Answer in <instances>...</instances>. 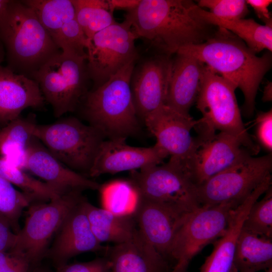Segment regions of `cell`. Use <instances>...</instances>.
Returning <instances> with one entry per match:
<instances>
[{"label": "cell", "instance_id": "26", "mask_svg": "<svg viewBox=\"0 0 272 272\" xmlns=\"http://www.w3.org/2000/svg\"><path fill=\"white\" fill-rule=\"evenodd\" d=\"M272 267L271 239L242 228L238 236L231 272H257Z\"/></svg>", "mask_w": 272, "mask_h": 272}, {"label": "cell", "instance_id": "39", "mask_svg": "<svg viewBox=\"0 0 272 272\" xmlns=\"http://www.w3.org/2000/svg\"><path fill=\"white\" fill-rule=\"evenodd\" d=\"M17 233L8 223L0 217V251H9L14 246Z\"/></svg>", "mask_w": 272, "mask_h": 272}, {"label": "cell", "instance_id": "40", "mask_svg": "<svg viewBox=\"0 0 272 272\" xmlns=\"http://www.w3.org/2000/svg\"><path fill=\"white\" fill-rule=\"evenodd\" d=\"M247 5L254 10L259 19L264 22L265 25H272L271 15L268 7L271 4V0H247Z\"/></svg>", "mask_w": 272, "mask_h": 272}, {"label": "cell", "instance_id": "36", "mask_svg": "<svg viewBox=\"0 0 272 272\" xmlns=\"http://www.w3.org/2000/svg\"><path fill=\"white\" fill-rule=\"evenodd\" d=\"M255 137L259 145L265 151H272V110L260 112L255 119Z\"/></svg>", "mask_w": 272, "mask_h": 272}, {"label": "cell", "instance_id": "30", "mask_svg": "<svg viewBox=\"0 0 272 272\" xmlns=\"http://www.w3.org/2000/svg\"><path fill=\"white\" fill-rule=\"evenodd\" d=\"M76 19L87 38L116 23L108 1L72 0Z\"/></svg>", "mask_w": 272, "mask_h": 272}, {"label": "cell", "instance_id": "7", "mask_svg": "<svg viewBox=\"0 0 272 272\" xmlns=\"http://www.w3.org/2000/svg\"><path fill=\"white\" fill-rule=\"evenodd\" d=\"M129 180L142 198L159 203L178 216H186L201 206L196 185L181 166L170 160L131 171Z\"/></svg>", "mask_w": 272, "mask_h": 272}, {"label": "cell", "instance_id": "28", "mask_svg": "<svg viewBox=\"0 0 272 272\" xmlns=\"http://www.w3.org/2000/svg\"><path fill=\"white\" fill-rule=\"evenodd\" d=\"M102 208L114 214L134 216L140 196L130 180H116L100 185Z\"/></svg>", "mask_w": 272, "mask_h": 272}, {"label": "cell", "instance_id": "29", "mask_svg": "<svg viewBox=\"0 0 272 272\" xmlns=\"http://www.w3.org/2000/svg\"><path fill=\"white\" fill-rule=\"evenodd\" d=\"M51 36L56 35L63 25L76 18L72 0H25Z\"/></svg>", "mask_w": 272, "mask_h": 272}, {"label": "cell", "instance_id": "44", "mask_svg": "<svg viewBox=\"0 0 272 272\" xmlns=\"http://www.w3.org/2000/svg\"><path fill=\"white\" fill-rule=\"evenodd\" d=\"M9 1L10 0H0V20Z\"/></svg>", "mask_w": 272, "mask_h": 272}, {"label": "cell", "instance_id": "23", "mask_svg": "<svg viewBox=\"0 0 272 272\" xmlns=\"http://www.w3.org/2000/svg\"><path fill=\"white\" fill-rule=\"evenodd\" d=\"M264 180L233 211L224 234L215 242L199 272H231L237 240L252 205L270 187Z\"/></svg>", "mask_w": 272, "mask_h": 272}, {"label": "cell", "instance_id": "13", "mask_svg": "<svg viewBox=\"0 0 272 272\" xmlns=\"http://www.w3.org/2000/svg\"><path fill=\"white\" fill-rule=\"evenodd\" d=\"M156 144L170 156V160L187 172L200 140L190 132L197 123L190 115H185L164 105L143 121Z\"/></svg>", "mask_w": 272, "mask_h": 272}, {"label": "cell", "instance_id": "17", "mask_svg": "<svg viewBox=\"0 0 272 272\" xmlns=\"http://www.w3.org/2000/svg\"><path fill=\"white\" fill-rule=\"evenodd\" d=\"M82 200L71 212L56 232L55 240L46 256L58 268L69 259L87 252H104L103 246L94 235Z\"/></svg>", "mask_w": 272, "mask_h": 272}, {"label": "cell", "instance_id": "3", "mask_svg": "<svg viewBox=\"0 0 272 272\" xmlns=\"http://www.w3.org/2000/svg\"><path fill=\"white\" fill-rule=\"evenodd\" d=\"M0 42L5 49L7 67L32 79L46 61L61 51L22 1L8 4L0 20Z\"/></svg>", "mask_w": 272, "mask_h": 272}, {"label": "cell", "instance_id": "16", "mask_svg": "<svg viewBox=\"0 0 272 272\" xmlns=\"http://www.w3.org/2000/svg\"><path fill=\"white\" fill-rule=\"evenodd\" d=\"M200 140V144L187 170L196 186L253 156L235 137L225 132H220L211 138Z\"/></svg>", "mask_w": 272, "mask_h": 272}, {"label": "cell", "instance_id": "20", "mask_svg": "<svg viewBox=\"0 0 272 272\" xmlns=\"http://www.w3.org/2000/svg\"><path fill=\"white\" fill-rule=\"evenodd\" d=\"M187 215L178 216L162 205L140 196L134 217L141 233L168 261L175 234Z\"/></svg>", "mask_w": 272, "mask_h": 272}, {"label": "cell", "instance_id": "10", "mask_svg": "<svg viewBox=\"0 0 272 272\" xmlns=\"http://www.w3.org/2000/svg\"><path fill=\"white\" fill-rule=\"evenodd\" d=\"M271 153L249 156L196 186L201 206L243 201L270 175Z\"/></svg>", "mask_w": 272, "mask_h": 272}, {"label": "cell", "instance_id": "33", "mask_svg": "<svg viewBox=\"0 0 272 272\" xmlns=\"http://www.w3.org/2000/svg\"><path fill=\"white\" fill-rule=\"evenodd\" d=\"M264 193L261 200H257L251 207L242 228L257 236L271 239V186Z\"/></svg>", "mask_w": 272, "mask_h": 272}, {"label": "cell", "instance_id": "24", "mask_svg": "<svg viewBox=\"0 0 272 272\" xmlns=\"http://www.w3.org/2000/svg\"><path fill=\"white\" fill-rule=\"evenodd\" d=\"M84 205L91 229L101 244L109 242L117 244L125 242L138 230L134 216L114 214L94 206L87 199Z\"/></svg>", "mask_w": 272, "mask_h": 272}, {"label": "cell", "instance_id": "9", "mask_svg": "<svg viewBox=\"0 0 272 272\" xmlns=\"http://www.w3.org/2000/svg\"><path fill=\"white\" fill-rule=\"evenodd\" d=\"M89 79L86 59L61 51L46 61L33 77L56 117L76 109L88 92Z\"/></svg>", "mask_w": 272, "mask_h": 272}, {"label": "cell", "instance_id": "31", "mask_svg": "<svg viewBox=\"0 0 272 272\" xmlns=\"http://www.w3.org/2000/svg\"><path fill=\"white\" fill-rule=\"evenodd\" d=\"M0 176L20 188L34 202L49 201L64 194L44 181L30 176L24 170L1 157Z\"/></svg>", "mask_w": 272, "mask_h": 272}, {"label": "cell", "instance_id": "35", "mask_svg": "<svg viewBox=\"0 0 272 272\" xmlns=\"http://www.w3.org/2000/svg\"><path fill=\"white\" fill-rule=\"evenodd\" d=\"M197 5L208 8L212 14L226 20L244 19L249 12L244 0H199Z\"/></svg>", "mask_w": 272, "mask_h": 272}, {"label": "cell", "instance_id": "45", "mask_svg": "<svg viewBox=\"0 0 272 272\" xmlns=\"http://www.w3.org/2000/svg\"><path fill=\"white\" fill-rule=\"evenodd\" d=\"M4 58V49L2 43H0V66Z\"/></svg>", "mask_w": 272, "mask_h": 272}, {"label": "cell", "instance_id": "41", "mask_svg": "<svg viewBox=\"0 0 272 272\" xmlns=\"http://www.w3.org/2000/svg\"><path fill=\"white\" fill-rule=\"evenodd\" d=\"M111 11L125 10L129 11L135 8L141 0H107Z\"/></svg>", "mask_w": 272, "mask_h": 272}, {"label": "cell", "instance_id": "37", "mask_svg": "<svg viewBox=\"0 0 272 272\" xmlns=\"http://www.w3.org/2000/svg\"><path fill=\"white\" fill-rule=\"evenodd\" d=\"M55 272H111L106 257H98L87 262H75L56 268Z\"/></svg>", "mask_w": 272, "mask_h": 272}, {"label": "cell", "instance_id": "19", "mask_svg": "<svg viewBox=\"0 0 272 272\" xmlns=\"http://www.w3.org/2000/svg\"><path fill=\"white\" fill-rule=\"evenodd\" d=\"M104 256L111 272H167L168 261L138 230L128 241L105 246Z\"/></svg>", "mask_w": 272, "mask_h": 272}, {"label": "cell", "instance_id": "43", "mask_svg": "<svg viewBox=\"0 0 272 272\" xmlns=\"http://www.w3.org/2000/svg\"><path fill=\"white\" fill-rule=\"evenodd\" d=\"M271 83L268 82L264 87L262 100L264 101H270L271 100Z\"/></svg>", "mask_w": 272, "mask_h": 272}, {"label": "cell", "instance_id": "46", "mask_svg": "<svg viewBox=\"0 0 272 272\" xmlns=\"http://www.w3.org/2000/svg\"><path fill=\"white\" fill-rule=\"evenodd\" d=\"M33 272H47L46 270L38 268L34 270Z\"/></svg>", "mask_w": 272, "mask_h": 272}, {"label": "cell", "instance_id": "21", "mask_svg": "<svg viewBox=\"0 0 272 272\" xmlns=\"http://www.w3.org/2000/svg\"><path fill=\"white\" fill-rule=\"evenodd\" d=\"M45 100L37 83L8 67L0 66V125L18 118L29 107L43 106Z\"/></svg>", "mask_w": 272, "mask_h": 272}, {"label": "cell", "instance_id": "8", "mask_svg": "<svg viewBox=\"0 0 272 272\" xmlns=\"http://www.w3.org/2000/svg\"><path fill=\"white\" fill-rule=\"evenodd\" d=\"M82 192L71 191L48 202H37L30 206L24 226L17 233L15 244L9 251L24 258L29 264L38 263L46 256L50 239L84 198Z\"/></svg>", "mask_w": 272, "mask_h": 272}, {"label": "cell", "instance_id": "47", "mask_svg": "<svg viewBox=\"0 0 272 272\" xmlns=\"http://www.w3.org/2000/svg\"><path fill=\"white\" fill-rule=\"evenodd\" d=\"M265 272H272V267L266 269Z\"/></svg>", "mask_w": 272, "mask_h": 272}, {"label": "cell", "instance_id": "12", "mask_svg": "<svg viewBox=\"0 0 272 272\" xmlns=\"http://www.w3.org/2000/svg\"><path fill=\"white\" fill-rule=\"evenodd\" d=\"M241 203L201 206L188 214L174 236L170 259L176 263L190 262L203 247L224 234L234 210Z\"/></svg>", "mask_w": 272, "mask_h": 272}, {"label": "cell", "instance_id": "6", "mask_svg": "<svg viewBox=\"0 0 272 272\" xmlns=\"http://www.w3.org/2000/svg\"><path fill=\"white\" fill-rule=\"evenodd\" d=\"M34 136L58 160L77 172L88 175L104 137L75 117L36 124Z\"/></svg>", "mask_w": 272, "mask_h": 272}, {"label": "cell", "instance_id": "32", "mask_svg": "<svg viewBox=\"0 0 272 272\" xmlns=\"http://www.w3.org/2000/svg\"><path fill=\"white\" fill-rule=\"evenodd\" d=\"M33 199L16 189L9 181L0 176V217L7 221L15 233L20 230L19 221L24 209Z\"/></svg>", "mask_w": 272, "mask_h": 272}, {"label": "cell", "instance_id": "18", "mask_svg": "<svg viewBox=\"0 0 272 272\" xmlns=\"http://www.w3.org/2000/svg\"><path fill=\"white\" fill-rule=\"evenodd\" d=\"M25 170L61 193L73 190H98L101 185L67 167L36 138L27 150Z\"/></svg>", "mask_w": 272, "mask_h": 272}, {"label": "cell", "instance_id": "11", "mask_svg": "<svg viewBox=\"0 0 272 272\" xmlns=\"http://www.w3.org/2000/svg\"><path fill=\"white\" fill-rule=\"evenodd\" d=\"M137 37L125 20L116 22L88 39L87 67L95 89L138 58Z\"/></svg>", "mask_w": 272, "mask_h": 272}, {"label": "cell", "instance_id": "2", "mask_svg": "<svg viewBox=\"0 0 272 272\" xmlns=\"http://www.w3.org/2000/svg\"><path fill=\"white\" fill-rule=\"evenodd\" d=\"M178 51L195 57L239 88L244 97V112L252 115L259 84L271 66L269 51L257 56L241 39L221 27L204 42Z\"/></svg>", "mask_w": 272, "mask_h": 272}, {"label": "cell", "instance_id": "34", "mask_svg": "<svg viewBox=\"0 0 272 272\" xmlns=\"http://www.w3.org/2000/svg\"><path fill=\"white\" fill-rule=\"evenodd\" d=\"M52 39L62 52L87 59L88 38L76 18L65 23Z\"/></svg>", "mask_w": 272, "mask_h": 272}, {"label": "cell", "instance_id": "22", "mask_svg": "<svg viewBox=\"0 0 272 272\" xmlns=\"http://www.w3.org/2000/svg\"><path fill=\"white\" fill-rule=\"evenodd\" d=\"M172 64L165 105L185 115L196 102L205 64L177 51Z\"/></svg>", "mask_w": 272, "mask_h": 272}, {"label": "cell", "instance_id": "14", "mask_svg": "<svg viewBox=\"0 0 272 272\" xmlns=\"http://www.w3.org/2000/svg\"><path fill=\"white\" fill-rule=\"evenodd\" d=\"M172 64L171 55L161 53L134 67L130 87L139 118L144 121L165 105Z\"/></svg>", "mask_w": 272, "mask_h": 272}, {"label": "cell", "instance_id": "42", "mask_svg": "<svg viewBox=\"0 0 272 272\" xmlns=\"http://www.w3.org/2000/svg\"><path fill=\"white\" fill-rule=\"evenodd\" d=\"M189 262L185 260L177 261L172 269L167 272H187Z\"/></svg>", "mask_w": 272, "mask_h": 272}, {"label": "cell", "instance_id": "27", "mask_svg": "<svg viewBox=\"0 0 272 272\" xmlns=\"http://www.w3.org/2000/svg\"><path fill=\"white\" fill-rule=\"evenodd\" d=\"M33 117H18L0 129V157L25 170L26 152L35 138Z\"/></svg>", "mask_w": 272, "mask_h": 272}, {"label": "cell", "instance_id": "25", "mask_svg": "<svg viewBox=\"0 0 272 272\" xmlns=\"http://www.w3.org/2000/svg\"><path fill=\"white\" fill-rule=\"evenodd\" d=\"M195 12L207 23L224 28L235 35L255 54L264 49L271 52L272 25H260L252 19H221L197 5Z\"/></svg>", "mask_w": 272, "mask_h": 272}, {"label": "cell", "instance_id": "15", "mask_svg": "<svg viewBox=\"0 0 272 272\" xmlns=\"http://www.w3.org/2000/svg\"><path fill=\"white\" fill-rule=\"evenodd\" d=\"M125 139L104 140L101 143L88 176L98 177L125 171L139 170L160 164L168 154L156 143L150 147L127 145Z\"/></svg>", "mask_w": 272, "mask_h": 272}, {"label": "cell", "instance_id": "38", "mask_svg": "<svg viewBox=\"0 0 272 272\" xmlns=\"http://www.w3.org/2000/svg\"><path fill=\"white\" fill-rule=\"evenodd\" d=\"M29 263L9 251H0V272H27Z\"/></svg>", "mask_w": 272, "mask_h": 272}, {"label": "cell", "instance_id": "4", "mask_svg": "<svg viewBox=\"0 0 272 272\" xmlns=\"http://www.w3.org/2000/svg\"><path fill=\"white\" fill-rule=\"evenodd\" d=\"M136 61L127 64L104 84L88 91L82 100L83 112L89 124L105 138L126 139L139 130L130 87Z\"/></svg>", "mask_w": 272, "mask_h": 272}, {"label": "cell", "instance_id": "1", "mask_svg": "<svg viewBox=\"0 0 272 272\" xmlns=\"http://www.w3.org/2000/svg\"><path fill=\"white\" fill-rule=\"evenodd\" d=\"M196 5L190 0H141L127 11L124 20L137 38H144L161 53L171 55L212 35L213 25L198 16Z\"/></svg>", "mask_w": 272, "mask_h": 272}, {"label": "cell", "instance_id": "5", "mask_svg": "<svg viewBox=\"0 0 272 272\" xmlns=\"http://www.w3.org/2000/svg\"><path fill=\"white\" fill-rule=\"evenodd\" d=\"M236 87L229 81L205 64L198 95L196 108L202 114L194 128L198 138L206 140L212 138L216 130L235 137L253 156L259 152L245 128L237 102Z\"/></svg>", "mask_w": 272, "mask_h": 272}]
</instances>
